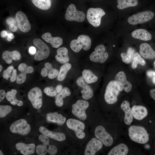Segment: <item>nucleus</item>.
Here are the masks:
<instances>
[{"instance_id":"1","label":"nucleus","mask_w":155,"mask_h":155,"mask_svg":"<svg viewBox=\"0 0 155 155\" xmlns=\"http://www.w3.org/2000/svg\"><path fill=\"white\" fill-rule=\"evenodd\" d=\"M129 135L133 141L140 144H145L148 141L149 135L143 127L133 125L128 128Z\"/></svg>"},{"instance_id":"2","label":"nucleus","mask_w":155,"mask_h":155,"mask_svg":"<svg viewBox=\"0 0 155 155\" xmlns=\"http://www.w3.org/2000/svg\"><path fill=\"white\" fill-rule=\"evenodd\" d=\"M120 91L116 82L115 80L110 81L107 85L104 94L105 102L109 104L115 103Z\"/></svg>"},{"instance_id":"3","label":"nucleus","mask_w":155,"mask_h":155,"mask_svg":"<svg viewBox=\"0 0 155 155\" xmlns=\"http://www.w3.org/2000/svg\"><path fill=\"white\" fill-rule=\"evenodd\" d=\"M105 14L104 10L100 8H90L87 10L86 18L90 24L97 27L100 25L101 18Z\"/></svg>"},{"instance_id":"4","label":"nucleus","mask_w":155,"mask_h":155,"mask_svg":"<svg viewBox=\"0 0 155 155\" xmlns=\"http://www.w3.org/2000/svg\"><path fill=\"white\" fill-rule=\"evenodd\" d=\"M34 45L38 49V50L35 54L34 59L37 61L44 60L49 56L50 49L48 46L42 40L39 38H35L33 40Z\"/></svg>"},{"instance_id":"5","label":"nucleus","mask_w":155,"mask_h":155,"mask_svg":"<svg viewBox=\"0 0 155 155\" xmlns=\"http://www.w3.org/2000/svg\"><path fill=\"white\" fill-rule=\"evenodd\" d=\"M89 102L85 100H79L72 106V113L76 117L84 121L87 118L86 110L89 106Z\"/></svg>"},{"instance_id":"6","label":"nucleus","mask_w":155,"mask_h":155,"mask_svg":"<svg viewBox=\"0 0 155 155\" xmlns=\"http://www.w3.org/2000/svg\"><path fill=\"white\" fill-rule=\"evenodd\" d=\"M9 130L12 133L25 135L30 132L31 127L25 119H21L13 123L10 126Z\"/></svg>"},{"instance_id":"7","label":"nucleus","mask_w":155,"mask_h":155,"mask_svg":"<svg viewBox=\"0 0 155 155\" xmlns=\"http://www.w3.org/2000/svg\"><path fill=\"white\" fill-rule=\"evenodd\" d=\"M152 12L147 11L138 13L128 18L127 21L130 24L133 25L142 24L151 20L154 17Z\"/></svg>"},{"instance_id":"8","label":"nucleus","mask_w":155,"mask_h":155,"mask_svg":"<svg viewBox=\"0 0 155 155\" xmlns=\"http://www.w3.org/2000/svg\"><path fill=\"white\" fill-rule=\"evenodd\" d=\"M85 17L84 13L77 10L73 4H71L68 6L65 14V18L68 21L82 22L84 20Z\"/></svg>"},{"instance_id":"9","label":"nucleus","mask_w":155,"mask_h":155,"mask_svg":"<svg viewBox=\"0 0 155 155\" xmlns=\"http://www.w3.org/2000/svg\"><path fill=\"white\" fill-rule=\"evenodd\" d=\"M67 127L75 132L76 137L78 139H82L85 136L83 131L85 128L84 123L83 122L74 119H69L66 121Z\"/></svg>"},{"instance_id":"10","label":"nucleus","mask_w":155,"mask_h":155,"mask_svg":"<svg viewBox=\"0 0 155 155\" xmlns=\"http://www.w3.org/2000/svg\"><path fill=\"white\" fill-rule=\"evenodd\" d=\"M42 91L38 87H34L32 88L28 92V99L34 108L39 109L42 107Z\"/></svg>"},{"instance_id":"11","label":"nucleus","mask_w":155,"mask_h":155,"mask_svg":"<svg viewBox=\"0 0 155 155\" xmlns=\"http://www.w3.org/2000/svg\"><path fill=\"white\" fill-rule=\"evenodd\" d=\"M105 51L106 49L104 45L100 44L97 45L95 48L94 51L90 56V60L96 63H104L108 57V54Z\"/></svg>"},{"instance_id":"12","label":"nucleus","mask_w":155,"mask_h":155,"mask_svg":"<svg viewBox=\"0 0 155 155\" xmlns=\"http://www.w3.org/2000/svg\"><path fill=\"white\" fill-rule=\"evenodd\" d=\"M94 134L96 138L101 141L105 146H109L113 144V137L103 126L101 125L97 126L95 130Z\"/></svg>"},{"instance_id":"13","label":"nucleus","mask_w":155,"mask_h":155,"mask_svg":"<svg viewBox=\"0 0 155 155\" xmlns=\"http://www.w3.org/2000/svg\"><path fill=\"white\" fill-rule=\"evenodd\" d=\"M119 90L122 91L123 89L127 92H130L132 88L131 84L127 81L126 75L124 72L121 71L117 73L115 78Z\"/></svg>"},{"instance_id":"14","label":"nucleus","mask_w":155,"mask_h":155,"mask_svg":"<svg viewBox=\"0 0 155 155\" xmlns=\"http://www.w3.org/2000/svg\"><path fill=\"white\" fill-rule=\"evenodd\" d=\"M15 18L18 27L21 31L27 32L30 30V24L24 13L21 11H18L16 13Z\"/></svg>"},{"instance_id":"15","label":"nucleus","mask_w":155,"mask_h":155,"mask_svg":"<svg viewBox=\"0 0 155 155\" xmlns=\"http://www.w3.org/2000/svg\"><path fill=\"white\" fill-rule=\"evenodd\" d=\"M102 142L97 138H93L87 144L84 152L85 155H95L102 148Z\"/></svg>"},{"instance_id":"16","label":"nucleus","mask_w":155,"mask_h":155,"mask_svg":"<svg viewBox=\"0 0 155 155\" xmlns=\"http://www.w3.org/2000/svg\"><path fill=\"white\" fill-rule=\"evenodd\" d=\"M78 85L83 88L81 92L82 98L88 100L91 98L93 96V92L91 88L84 81L82 77H79L77 80Z\"/></svg>"},{"instance_id":"17","label":"nucleus","mask_w":155,"mask_h":155,"mask_svg":"<svg viewBox=\"0 0 155 155\" xmlns=\"http://www.w3.org/2000/svg\"><path fill=\"white\" fill-rule=\"evenodd\" d=\"M57 152L56 147L49 144H43L42 145H37L36 147V152L38 155H45L47 152L50 155H54Z\"/></svg>"},{"instance_id":"18","label":"nucleus","mask_w":155,"mask_h":155,"mask_svg":"<svg viewBox=\"0 0 155 155\" xmlns=\"http://www.w3.org/2000/svg\"><path fill=\"white\" fill-rule=\"evenodd\" d=\"M139 52L140 55L145 59H155V51L148 43H143L140 45Z\"/></svg>"},{"instance_id":"19","label":"nucleus","mask_w":155,"mask_h":155,"mask_svg":"<svg viewBox=\"0 0 155 155\" xmlns=\"http://www.w3.org/2000/svg\"><path fill=\"white\" fill-rule=\"evenodd\" d=\"M39 129L42 134L57 141L61 142L66 139L65 135L63 133L51 131L44 126H40Z\"/></svg>"},{"instance_id":"20","label":"nucleus","mask_w":155,"mask_h":155,"mask_svg":"<svg viewBox=\"0 0 155 155\" xmlns=\"http://www.w3.org/2000/svg\"><path fill=\"white\" fill-rule=\"evenodd\" d=\"M15 146L17 150L24 155H31L35 152L36 146L33 143L26 144L19 142L17 143Z\"/></svg>"},{"instance_id":"21","label":"nucleus","mask_w":155,"mask_h":155,"mask_svg":"<svg viewBox=\"0 0 155 155\" xmlns=\"http://www.w3.org/2000/svg\"><path fill=\"white\" fill-rule=\"evenodd\" d=\"M121 107L125 113V123L127 125H130L133 121V116L129 102L127 101H124L121 104Z\"/></svg>"},{"instance_id":"22","label":"nucleus","mask_w":155,"mask_h":155,"mask_svg":"<svg viewBox=\"0 0 155 155\" xmlns=\"http://www.w3.org/2000/svg\"><path fill=\"white\" fill-rule=\"evenodd\" d=\"M42 38L48 43H50L53 47L58 48L63 44V40L60 37H53L51 33L47 32L42 36Z\"/></svg>"},{"instance_id":"23","label":"nucleus","mask_w":155,"mask_h":155,"mask_svg":"<svg viewBox=\"0 0 155 155\" xmlns=\"http://www.w3.org/2000/svg\"><path fill=\"white\" fill-rule=\"evenodd\" d=\"M131 109L133 117L137 120H142L148 115L147 109L144 106L135 105Z\"/></svg>"},{"instance_id":"24","label":"nucleus","mask_w":155,"mask_h":155,"mask_svg":"<svg viewBox=\"0 0 155 155\" xmlns=\"http://www.w3.org/2000/svg\"><path fill=\"white\" fill-rule=\"evenodd\" d=\"M2 57L6 63L10 64L12 62V60H19L21 58V55L20 53L17 50L12 51H5L3 52Z\"/></svg>"},{"instance_id":"25","label":"nucleus","mask_w":155,"mask_h":155,"mask_svg":"<svg viewBox=\"0 0 155 155\" xmlns=\"http://www.w3.org/2000/svg\"><path fill=\"white\" fill-rule=\"evenodd\" d=\"M131 36L133 38L144 41H148L152 38V35L145 29H140L132 32Z\"/></svg>"},{"instance_id":"26","label":"nucleus","mask_w":155,"mask_h":155,"mask_svg":"<svg viewBox=\"0 0 155 155\" xmlns=\"http://www.w3.org/2000/svg\"><path fill=\"white\" fill-rule=\"evenodd\" d=\"M57 54L55 56L56 60L61 63H67L69 60L68 55V50L65 47L59 48L57 51Z\"/></svg>"},{"instance_id":"27","label":"nucleus","mask_w":155,"mask_h":155,"mask_svg":"<svg viewBox=\"0 0 155 155\" xmlns=\"http://www.w3.org/2000/svg\"><path fill=\"white\" fill-rule=\"evenodd\" d=\"M46 118L48 121L57 123L60 125L63 124L66 120L65 117L61 114H58L57 112L47 113Z\"/></svg>"},{"instance_id":"28","label":"nucleus","mask_w":155,"mask_h":155,"mask_svg":"<svg viewBox=\"0 0 155 155\" xmlns=\"http://www.w3.org/2000/svg\"><path fill=\"white\" fill-rule=\"evenodd\" d=\"M127 146L123 143L120 144L112 148L108 154V155H126L128 152Z\"/></svg>"},{"instance_id":"29","label":"nucleus","mask_w":155,"mask_h":155,"mask_svg":"<svg viewBox=\"0 0 155 155\" xmlns=\"http://www.w3.org/2000/svg\"><path fill=\"white\" fill-rule=\"evenodd\" d=\"M69 89L67 87H64L60 92L55 96V103L58 107L62 106L63 104V98L70 95Z\"/></svg>"},{"instance_id":"30","label":"nucleus","mask_w":155,"mask_h":155,"mask_svg":"<svg viewBox=\"0 0 155 155\" xmlns=\"http://www.w3.org/2000/svg\"><path fill=\"white\" fill-rule=\"evenodd\" d=\"M17 93V91L14 89L7 92L6 93V99L12 105L16 104L18 106H21L23 105V102L22 101L18 100L16 98V96Z\"/></svg>"},{"instance_id":"31","label":"nucleus","mask_w":155,"mask_h":155,"mask_svg":"<svg viewBox=\"0 0 155 155\" xmlns=\"http://www.w3.org/2000/svg\"><path fill=\"white\" fill-rule=\"evenodd\" d=\"M86 83L90 84L97 82L98 78L90 70L84 69L82 72V77Z\"/></svg>"},{"instance_id":"32","label":"nucleus","mask_w":155,"mask_h":155,"mask_svg":"<svg viewBox=\"0 0 155 155\" xmlns=\"http://www.w3.org/2000/svg\"><path fill=\"white\" fill-rule=\"evenodd\" d=\"M135 50L132 47L128 48L126 53H122L121 54L122 61L126 64H129L132 61L134 54Z\"/></svg>"},{"instance_id":"33","label":"nucleus","mask_w":155,"mask_h":155,"mask_svg":"<svg viewBox=\"0 0 155 155\" xmlns=\"http://www.w3.org/2000/svg\"><path fill=\"white\" fill-rule=\"evenodd\" d=\"M77 39L79 40L84 50L87 51L90 49L91 45V40L88 36L81 35L78 37Z\"/></svg>"},{"instance_id":"34","label":"nucleus","mask_w":155,"mask_h":155,"mask_svg":"<svg viewBox=\"0 0 155 155\" xmlns=\"http://www.w3.org/2000/svg\"><path fill=\"white\" fill-rule=\"evenodd\" d=\"M71 65L69 63H64L61 67L60 70L57 77V80L59 81H62L65 79L68 71L71 69Z\"/></svg>"},{"instance_id":"35","label":"nucleus","mask_w":155,"mask_h":155,"mask_svg":"<svg viewBox=\"0 0 155 155\" xmlns=\"http://www.w3.org/2000/svg\"><path fill=\"white\" fill-rule=\"evenodd\" d=\"M117 7L119 9L136 6L138 3V0H117Z\"/></svg>"},{"instance_id":"36","label":"nucleus","mask_w":155,"mask_h":155,"mask_svg":"<svg viewBox=\"0 0 155 155\" xmlns=\"http://www.w3.org/2000/svg\"><path fill=\"white\" fill-rule=\"evenodd\" d=\"M33 4L38 8L43 10L48 9L51 5V0H31Z\"/></svg>"},{"instance_id":"37","label":"nucleus","mask_w":155,"mask_h":155,"mask_svg":"<svg viewBox=\"0 0 155 155\" xmlns=\"http://www.w3.org/2000/svg\"><path fill=\"white\" fill-rule=\"evenodd\" d=\"M146 63L145 60L141 57L140 54L138 53H135L132 61V68L134 69L137 68L138 64L144 66Z\"/></svg>"},{"instance_id":"38","label":"nucleus","mask_w":155,"mask_h":155,"mask_svg":"<svg viewBox=\"0 0 155 155\" xmlns=\"http://www.w3.org/2000/svg\"><path fill=\"white\" fill-rule=\"evenodd\" d=\"M44 67L48 71V77L50 79H53L57 77L59 71L56 69L52 67L51 64L49 63H46L44 65Z\"/></svg>"},{"instance_id":"39","label":"nucleus","mask_w":155,"mask_h":155,"mask_svg":"<svg viewBox=\"0 0 155 155\" xmlns=\"http://www.w3.org/2000/svg\"><path fill=\"white\" fill-rule=\"evenodd\" d=\"M18 70L21 72L26 74L30 73H32L34 70L33 68L31 66H28L25 63H21L18 66Z\"/></svg>"},{"instance_id":"40","label":"nucleus","mask_w":155,"mask_h":155,"mask_svg":"<svg viewBox=\"0 0 155 155\" xmlns=\"http://www.w3.org/2000/svg\"><path fill=\"white\" fill-rule=\"evenodd\" d=\"M70 47L71 49L75 53L79 52L82 48V45L78 39L71 40L70 43Z\"/></svg>"},{"instance_id":"41","label":"nucleus","mask_w":155,"mask_h":155,"mask_svg":"<svg viewBox=\"0 0 155 155\" xmlns=\"http://www.w3.org/2000/svg\"><path fill=\"white\" fill-rule=\"evenodd\" d=\"M12 108L8 105H0V117L3 118L11 112Z\"/></svg>"},{"instance_id":"42","label":"nucleus","mask_w":155,"mask_h":155,"mask_svg":"<svg viewBox=\"0 0 155 155\" xmlns=\"http://www.w3.org/2000/svg\"><path fill=\"white\" fill-rule=\"evenodd\" d=\"M14 69L13 67L12 66L8 67L6 69L4 70L3 73V78L7 80L9 78L11 77V73Z\"/></svg>"},{"instance_id":"43","label":"nucleus","mask_w":155,"mask_h":155,"mask_svg":"<svg viewBox=\"0 0 155 155\" xmlns=\"http://www.w3.org/2000/svg\"><path fill=\"white\" fill-rule=\"evenodd\" d=\"M44 92L47 96L54 97L57 95V93L55 89L51 87H46L44 90Z\"/></svg>"},{"instance_id":"44","label":"nucleus","mask_w":155,"mask_h":155,"mask_svg":"<svg viewBox=\"0 0 155 155\" xmlns=\"http://www.w3.org/2000/svg\"><path fill=\"white\" fill-rule=\"evenodd\" d=\"M26 74L21 72L17 77L16 83L18 84H22L25 82L26 78Z\"/></svg>"},{"instance_id":"45","label":"nucleus","mask_w":155,"mask_h":155,"mask_svg":"<svg viewBox=\"0 0 155 155\" xmlns=\"http://www.w3.org/2000/svg\"><path fill=\"white\" fill-rule=\"evenodd\" d=\"M146 74L151 79L153 84L155 85V71L152 70H148L147 71Z\"/></svg>"},{"instance_id":"46","label":"nucleus","mask_w":155,"mask_h":155,"mask_svg":"<svg viewBox=\"0 0 155 155\" xmlns=\"http://www.w3.org/2000/svg\"><path fill=\"white\" fill-rule=\"evenodd\" d=\"M39 139L43 144L49 143V140L48 137L43 134L40 135Z\"/></svg>"},{"instance_id":"47","label":"nucleus","mask_w":155,"mask_h":155,"mask_svg":"<svg viewBox=\"0 0 155 155\" xmlns=\"http://www.w3.org/2000/svg\"><path fill=\"white\" fill-rule=\"evenodd\" d=\"M17 70L16 69H14L12 73V75L10 78V81L11 82H13L16 80L17 78Z\"/></svg>"},{"instance_id":"48","label":"nucleus","mask_w":155,"mask_h":155,"mask_svg":"<svg viewBox=\"0 0 155 155\" xmlns=\"http://www.w3.org/2000/svg\"><path fill=\"white\" fill-rule=\"evenodd\" d=\"M6 94L4 90H0V102H1L6 97Z\"/></svg>"},{"instance_id":"49","label":"nucleus","mask_w":155,"mask_h":155,"mask_svg":"<svg viewBox=\"0 0 155 155\" xmlns=\"http://www.w3.org/2000/svg\"><path fill=\"white\" fill-rule=\"evenodd\" d=\"M6 22L9 25L11 24H14L16 23V21L13 18H9L7 19Z\"/></svg>"},{"instance_id":"50","label":"nucleus","mask_w":155,"mask_h":155,"mask_svg":"<svg viewBox=\"0 0 155 155\" xmlns=\"http://www.w3.org/2000/svg\"><path fill=\"white\" fill-rule=\"evenodd\" d=\"M40 74L41 76L43 77H45L48 75V71L47 69L45 68H43L41 70Z\"/></svg>"},{"instance_id":"51","label":"nucleus","mask_w":155,"mask_h":155,"mask_svg":"<svg viewBox=\"0 0 155 155\" xmlns=\"http://www.w3.org/2000/svg\"><path fill=\"white\" fill-rule=\"evenodd\" d=\"M9 28L11 31L13 32H16L18 30L17 27L14 24L9 25Z\"/></svg>"},{"instance_id":"52","label":"nucleus","mask_w":155,"mask_h":155,"mask_svg":"<svg viewBox=\"0 0 155 155\" xmlns=\"http://www.w3.org/2000/svg\"><path fill=\"white\" fill-rule=\"evenodd\" d=\"M29 52L32 55L35 54L36 53V48L34 46H30L29 49Z\"/></svg>"},{"instance_id":"53","label":"nucleus","mask_w":155,"mask_h":155,"mask_svg":"<svg viewBox=\"0 0 155 155\" xmlns=\"http://www.w3.org/2000/svg\"><path fill=\"white\" fill-rule=\"evenodd\" d=\"M63 89V87L61 85H58L55 88V90L57 94H58L61 92Z\"/></svg>"},{"instance_id":"54","label":"nucleus","mask_w":155,"mask_h":155,"mask_svg":"<svg viewBox=\"0 0 155 155\" xmlns=\"http://www.w3.org/2000/svg\"><path fill=\"white\" fill-rule=\"evenodd\" d=\"M150 94L151 97L155 100V89H152L150 91Z\"/></svg>"},{"instance_id":"55","label":"nucleus","mask_w":155,"mask_h":155,"mask_svg":"<svg viewBox=\"0 0 155 155\" xmlns=\"http://www.w3.org/2000/svg\"><path fill=\"white\" fill-rule=\"evenodd\" d=\"M8 34L7 32L4 30L0 32V36L2 38H4L7 36Z\"/></svg>"},{"instance_id":"56","label":"nucleus","mask_w":155,"mask_h":155,"mask_svg":"<svg viewBox=\"0 0 155 155\" xmlns=\"http://www.w3.org/2000/svg\"><path fill=\"white\" fill-rule=\"evenodd\" d=\"M7 37L11 39H12L14 38V36L13 34L11 33H9L8 34Z\"/></svg>"},{"instance_id":"57","label":"nucleus","mask_w":155,"mask_h":155,"mask_svg":"<svg viewBox=\"0 0 155 155\" xmlns=\"http://www.w3.org/2000/svg\"><path fill=\"white\" fill-rule=\"evenodd\" d=\"M7 40L8 41H9V42L11 41V40H12V39H11L10 38H9L8 37H7Z\"/></svg>"},{"instance_id":"58","label":"nucleus","mask_w":155,"mask_h":155,"mask_svg":"<svg viewBox=\"0 0 155 155\" xmlns=\"http://www.w3.org/2000/svg\"><path fill=\"white\" fill-rule=\"evenodd\" d=\"M2 68H3L2 66L1 65H0V72L1 71H2Z\"/></svg>"},{"instance_id":"59","label":"nucleus","mask_w":155,"mask_h":155,"mask_svg":"<svg viewBox=\"0 0 155 155\" xmlns=\"http://www.w3.org/2000/svg\"><path fill=\"white\" fill-rule=\"evenodd\" d=\"M0 155H3V153L2 151L0 150Z\"/></svg>"},{"instance_id":"60","label":"nucleus","mask_w":155,"mask_h":155,"mask_svg":"<svg viewBox=\"0 0 155 155\" xmlns=\"http://www.w3.org/2000/svg\"><path fill=\"white\" fill-rule=\"evenodd\" d=\"M154 65H155V61L154 62Z\"/></svg>"},{"instance_id":"61","label":"nucleus","mask_w":155,"mask_h":155,"mask_svg":"<svg viewBox=\"0 0 155 155\" xmlns=\"http://www.w3.org/2000/svg\"><path fill=\"white\" fill-rule=\"evenodd\" d=\"M115 46V45H113V46L114 47V46Z\"/></svg>"},{"instance_id":"62","label":"nucleus","mask_w":155,"mask_h":155,"mask_svg":"<svg viewBox=\"0 0 155 155\" xmlns=\"http://www.w3.org/2000/svg\"><path fill=\"white\" fill-rule=\"evenodd\" d=\"M150 122H151V121H150Z\"/></svg>"},{"instance_id":"63","label":"nucleus","mask_w":155,"mask_h":155,"mask_svg":"<svg viewBox=\"0 0 155 155\" xmlns=\"http://www.w3.org/2000/svg\"><path fill=\"white\" fill-rule=\"evenodd\" d=\"M154 155H155V154H154Z\"/></svg>"}]
</instances>
